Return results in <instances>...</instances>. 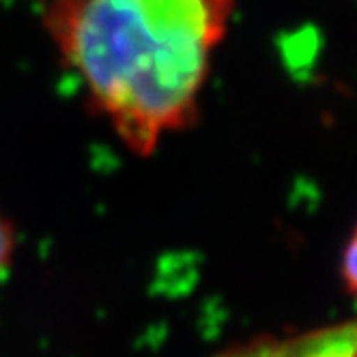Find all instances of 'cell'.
<instances>
[{"label": "cell", "instance_id": "4", "mask_svg": "<svg viewBox=\"0 0 357 357\" xmlns=\"http://www.w3.org/2000/svg\"><path fill=\"white\" fill-rule=\"evenodd\" d=\"M11 254H13V231L7 224V220L0 215V273L11 263Z\"/></svg>", "mask_w": 357, "mask_h": 357}, {"label": "cell", "instance_id": "2", "mask_svg": "<svg viewBox=\"0 0 357 357\" xmlns=\"http://www.w3.org/2000/svg\"><path fill=\"white\" fill-rule=\"evenodd\" d=\"M215 357H357V321L287 338H259Z\"/></svg>", "mask_w": 357, "mask_h": 357}, {"label": "cell", "instance_id": "3", "mask_svg": "<svg viewBox=\"0 0 357 357\" xmlns=\"http://www.w3.org/2000/svg\"><path fill=\"white\" fill-rule=\"evenodd\" d=\"M340 275L344 291L357 299V226L353 228L351 237L347 239V245L342 250V263H340Z\"/></svg>", "mask_w": 357, "mask_h": 357}, {"label": "cell", "instance_id": "1", "mask_svg": "<svg viewBox=\"0 0 357 357\" xmlns=\"http://www.w3.org/2000/svg\"><path fill=\"white\" fill-rule=\"evenodd\" d=\"M235 0H50L45 24L119 140L149 158L198 114Z\"/></svg>", "mask_w": 357, "mask_h": 357}]
</instances>
